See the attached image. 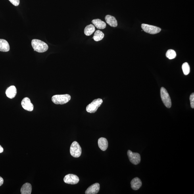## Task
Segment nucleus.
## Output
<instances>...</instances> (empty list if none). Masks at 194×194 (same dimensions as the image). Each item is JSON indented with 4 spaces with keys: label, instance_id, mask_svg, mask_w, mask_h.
I'll return each instance as SVG.
<instances>
[{
    "label": "nucleus",
    "instance_id": "obj_8",
    "mask_svg": "<svg viewBox=\"0 0 194 194\" xmlns=\"http://www.w3.org/2000/svg\"><path fill=\"white\" fill-rule=\"evenodd\" d=\"M63 180L65 183L70 184H77L80 180L78 176L73 174L67 175L64 177Z\"/></svg>",
    "mask_w": 194,
    "mask_h": 194
},
{
    "label": "nucleus",
    "instance_id": "obj_2",
    "mask_svg": "<svg viewBox=\"0 0 194 194\" xmlns=\"http://www.w3.org/2000/svg\"><path fill=\"white\" fill-rule=\"evenodd\" d=\"M70 96L68 94L55 95L52 97L51 101L54 104L63 105L70 101Z\"/></svg>",
    "mask_w": 194,
    "mask_h": 194
},
{
    "label": "nucleus",
    "instance_id": "obj_15",
    "mask_svg": "<svg viewBox=\"0 0 194 194\" xmlns=\"http://www.w3.org/2000/svg\"><path fill=\"white\" fill-rule=\"evenodd\" d=\"M9 43L5 40L0 39V51L7 52L10 51Z\"/></svg>",
    "mask_w": 194,
    "mask_h": 194
},
{
    "label": "nucleus",
    "instance_id": "obj_5",
    "mask_svg": "<svg viewBox=\"0 0 194 194\" xmlns=\"http://www.w3.org/2000/svg\"><path fill=\"white\" fill-rule=\"evenodd\" d=\"M70 154L73 157L78 158L80 157L82 153V149L78 143L76 141L73 142L70 147Z\"/></svg>",
    "mask_w": 194,
    "mask_h": 194
},
{
    "label": "nucleus",
    "instance_id": "obj_14",
    "mask_svg": "<svg viewBox=\"0 0 194 194\" xmlns=\"http://www.w3.org/2000/svg\"><path fill=\"white\" fill-rule=\"evenodd\" d=\"M105 20L106 23L111 27H116L118 26L117 21L113 16L109 15H106L105 17Z\"/></svg>",
    "mask_w": 194,
    "mask_h": 194
},
{
    "label": "nucleus",
    "instance_id": "obj_1",
    "mask_svg": "<svg viewBox=\"0 0 194 194\" xmlns=\"http://www.w3.org/2000/svg\"><path fill=\"white\" fill-rule=\"evenodd\" d=\"M31 45L34 51L39 53H44L48 49V46L47 44L39 40H32L31 41Z\"/></svg>",
    "mask_w": 194,
    "mask_h": 194
},
{
    "label": "nucleus",
    "instance_id": "obj_12",
    "mask_svg": "<svg viewBox=\"0 0 194 194\" xmlns=\"http://www.w3.org/2000/svg\"><path fill=\"white\" fill-rule=\"evenodd\" d=\"M131 186L132 188L134 190H137L142 185V183L140 179L137 177L133 179L131 183Z\"/></svg>",
    "mask_w": 194,
    "mask_h": 194
},
{
    "label": "nucleus",
    "instance_id": "obj_17",
    "mask_svg": "<svg viewBox=\"0 0 194 194\" xmlns=\"http://www.w3.org/2000/svg\"><path fill=\"white\" fill-rule=\"evenodd\" d=\"M92 22L96 28L99 29H104L106 27L105 23L99 19H96L92 21Z\"/></svg>",
    "mask_w": 194,
    "mask_h": 194
},
{
    "label": "nucleus",
    "instance_id": "obj_7",
    "mask_svg": "<svg viewBox=\"0 0 194 194\" xmlns=\"http://www.w3.org/2000/svg\"><path fill=\"white\" fill-rule=\"evenodd\" d=\"M129 159L131 163L137 165L141 162V156L138 153H133L131 150H128L127 152Z\"/></svg>",
    "mask_w": 194,
    "mask_h": 194
},
{
    "label": "nucleus",
    "instance_id": "obj_9",
    "mask_svg": "<svg viewBox=\"0 0 194 194\" xmlns=\"http://www.w3.org/2000/svg\"><path fill=\"white\" fill-rule=\"evenodd\" d=\"M21 105L22 108L27 111L31 112L34 109V105L28 97H25L22 100Z\"/></svg>",
    "mask_w": 194,
    "mask_h": 194
},
{
    "label": "nucleus",
    "instance_id": "obj_22",
    "mask_svg": "<svg viewBox=\"0 0 194 194\" xmlns=\"http://www.w3.org/2000/svg\"><path fill=\"white\" fill-rule=\"evenodd\" d=\"M190 101L191 107L193 109L194 108V93H192L189 98Z\"/></svg>",
    "mask_w": 194,
    "mask_h": 194
},
{
    "label": "nucleus",
    "instance_id": "obj_20",
    "mask_svg": "<svg viewBox=\"0 0 194 194\" xmlns=\"http://www.w3.org/2000/svg\"><path fill=\"white\" fill-rule=\"evenodd\" d=\"M176 53L174 50L169 49L167 51L166 56L167 58L170 59H174L176 57Z\"/></svg>",
    "mask_w": 194,
    "mask_h": 194
},
{
    "label": "nucleus",
    "instance_id": "obj_25",
    "mask_svg": "<svg viewBox=\"0 0 194 194\" xmlns=\"http://www.w3.org/2000/svg\"><path fill=\"white\" fill-rule=\"evenodd\" d=\"M3 150H4L3 148L2 147V146L1 145H0V153H3Z\"/></svg>",
    "mask_w": 194,
    "mask_h": 194
},
{
    "label": "nucleus",
    "instance_id": "obj_3",
    "mask_svg": "<svg viewBox=\"0 0 194 194\" xmlns=\"http://www.w3.org/2000/svg\"><path fill=\"white\" fill-rule=\"evenodd\" d=\"M103 103V101L101 99H96L87 106L86 111L90 113H95Z\"/></svg>",
    "mask_w": 194,
    "mask_h": 194
},
{
    "label": "nucleus",
    "instance_id": "obj_21",
    "mask_svg": "<svg viewBox=\"0 0 194 194\" xmlns=\"http://www.w3.org/2000/svg\"><path fill=\"white\" fill-rule=\"evenodd\" d=\"M183 72L185 75H188L190 72V68L189 64L187 62L183 63L182 66Z\"/></svg>",
    "mask_w": 194,
    "mask_h": 194
},
{
    "label": "nucleus",
    "instance_id": "obj_11",
    "mask_svg": "<svg viewBox=\"0 0 194 194\" xmlns=\"http://www.w3.org/2000/svg\"><path fill=\"white\" fill-rule=\"evenodd\" d=\"M17 93V91L15 86H12L7 89L6 93L7 97L10 99L14 98L16 97Z\"/></svg>",
    "mask_w": 194,
    "mask_h": 194
},
{
    "label": "nucleus",
    "instance_id": "obj_6",
    "mask_svg": "<svg viewBox=\"0 0 194 194\" xmlns=\"http://www.w3.org/2000/svg\"><path fill=\"white\" fill-rule=\"evenodd\" d=\"M142 28L145 32L151 34H155L159 33L161 29L158 27L143 24L141 25Z\"/></svg>",
    "mask_w": 194,
    "mask_h": 194
},
{
    "label": "nucleus",
    "instance_id": "obj_10",
    "mask_svg": "<svg viewBox=\"0 0 194 194\" xmlns=\"http://www.w3.org/2000/svg\"><path fill=\"white\" fill-rule=\"evenodd\" d=\"M100 185L98 183H95L89 186L85 191L86 194H96L99 192Z\"/></svg>",
    "mask_w": 194,
    "mask_h": 194
},
{
    "label": "nucleus",
    "instance_id": "obj_24",
    "mask_svg": "<svg viewBox=\"0 0 194 194\" xmlns=\"http://www.w3.org/2000/svg\"><path fill=\"white\" fill-rule=\"evenodd\" d=\"M4 183V180L2 178L0 177V186L2 185Z\"/></svg>",
    "mask_w": 194,
    "mask_h": 194
},
{
    "label": "nucleus",
    "instance_id": "obj_16",
    "mask_svg": "<svg viewBox=\"0 0 194 194\" xmlns=\"http://www.w3.org/2000/svg\"><path fill=\"white\" fill-rule=\"evenodd\" d=\"M32 187L29 183H25L21 188V192L22 194H31L32 191Z\"/></svg>",
    "mask_w": 194,
    "mask_h": 194
},
{
    "label": "nucleus",
    "instance_id": "obj_4",
    "mask_svg": "<svg viewBox=\"0 0 194 194\" xmlns=\"http://www.w3.org/2000/svg\"><path fill=\"white\" fill-rule=\"evenodd\" d=\"M161 97L162 102L166 107L170 108L172 106V101L166 89L162 87L160 89Z\"/></svg>",
    "mask_w": 194,
    "mask_h": 194
},
{
    "label": "nucleus",
    "instance_id": "obj_13",
    "mask_svg": "<svg viewBox=\"0 0 194 194\" xmlns=\"http://www.w3.org/2000/svg\"><path fill=\"white\" fill-rule=\"evenodd\" d=\"M98 144L100 149L102 151H105L107 149L108 146V141L107 139L105 138H100L98 141Z\"/></svg>",
    "mask_w": 194,
    "mask_h": 194
},
{
    "label": "nucleus",
    "instance_id": "obj_18",
    "mask_svg": "<svg viewBox=\"0 0 194 194\" xmlns=\"http://www.w3.org/2000/svg\"><path fill=\"white\" fill-rule=\"evenodd\" d=\"M95 28L93 25L90 24L85 27L84 29V33L86 35L89 36L95 32Z\"/></svg>",
    "mask_w": 194,
    "mask_h": 194
},
{
    "label": "nucleus",
    "instance_id": "obj_23",
    "mask_svg": "<svg viewBox=\"0 0 194 194\" xmlns=\"http://www.w3.org/2000/svg\"><path fill=\"white\" fill-rule=\"evenodd\" d=\"M12 4L15 6H17L20 4V0H9Z\"/></svg>",
    "mask_w": 194,
    "mask_h": 194
},
{
    "label": "nucleus",
    "instance_id": "obj_19",
    "mask_svg": "<svg viewBox=\"0 0 194 194\" xmlns=\"http://www.w3.org/2000/svg\"><path fill=\"white\" fill-rule=\"evenodd\" d=\"M104 34L101 31L97 30L95 31L93 38L95 41H98L102 40L104 38Z\"/></svg>",
    "mask_w": 194,
    "mask_h": 194
}]
</instances>
